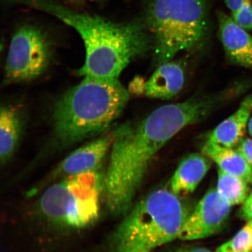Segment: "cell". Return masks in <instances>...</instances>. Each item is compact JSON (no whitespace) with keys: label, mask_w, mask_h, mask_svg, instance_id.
I'll list each match as a JSON object with an SVG mask.
<instances>
[{"label":"cell","mask_w":252,"mask_h":252,"mask_svg":"<svg viewBox=\"0 0 252 252\" xmlns=\"http://www.w3.org/2000/svg\"><path fill=\"white\" fill-rule=\"evenodd\" d=\"M216 102L191 99L162 106L136 126H122L114 132L104 182L103 201L110 214L129 212L154 157L182 128L204 118Z\"/></svg>","instance_id":"6da1fadb"},{"label":"cell","mask_w":252,"mask_h":252,"mask_svg":"<svg viewBox=\"0 0 252 252\" xmlns=\"http://www.w3.org/2000/svg\"><path fill=\"white\" fill-rule=\"evenodd\" d=\"M53 16L72 28L83 40L86 60L78 74L102 80H119L125 68L150 47V39L137 21L116 23L101 16L75 10L56 0H18Z\"/></svg>","instance_id":"7a4b0ae2"},{"label":"cell","mask_w":252,"mask_h":252,"mask_svg":"<svg viewBox=\"0 0 252 252\" xmlns=\"http://www.w3.org/2000/svg\"><path fill=\"white\" fill-rule=\"evenodd\" d=\"M128 97L119 80L84 77L56 104L53 123L57 141L67 146L102 133L121 114Z\"/></svg>","instance_id":"3957f363"},{"label":"cell","mask_w":252,"mask_h":252,"mask_svg":"<svg viewBox=\"0 0 252 252\" xmlns=\"http://www.w3.org/2000/svg\"><path fill=\"white\" fill-rule=\"evenodd\" d=\"M190 214L177 195L158 189L132 207L112 235L116 252L153 249L179 237Z\"/></svg>","instance_id":"277c9868"},{"label":"cell","mask_w":252,"mask_h":252,"mask_svg":"<svg viewBox=\"0 0 252 252\" xmlns=\"http://www.w3.org/2000/svg\"><path fill=\"white\" fill-rule=\"evenodd\" d=\"M104 182L102 168L53 182L39 197V212L47 221L59 227L75 230L89 227L100 216Z\"/></svg>","instance_id":"5b68a950"},{"label":"cell","mask_w":252,"mask_h":252,"mask_svg":"<svg viewBox=\"0 0 252 252\" xmlns=\"http://www.w3.org/2000/svg\"><path fill=\"white\" fill-rule=\"evenodd\" d=\"M159 64L196 46L207 29L204 0H151L147 11Z\"/></svg>","instance_id":"8992f818"},{"label":"cell","mask_w":252,"mask_h":252,"mask_svg":"<svg viewBox=\"0 0 252 252\" xmlns=\"http://www.w3.org/2000/svg\"><path fill=\"white\" fill-rule=\"evenodd\" d=\"M53 45L46 32L37 25L25 23L15 30L6 59L5 81L9 83L34 80L48 69Z\"/></svg>","instance_id":"52a82bcc"},{"label":"cell","mask_w":252,"mask_h":252,"mask_svg":"<svg viewBox=\"0 0 252 252\" xmlns=\"http://www.w3.org/2000/svg\"><path fill=\"white\" fill-rule=\"evenodd\" d=\"M231 206L216 188L211 189L189 214L178 238L193 241L216 234L227 220Z\"/></svg>","instance_id":"ba28073f"},{"label":"cell","mask_w":252,"mask_h":252,"mask_svg":"<svg viewBox=\"0 0 252 252\" xmlns=\"http://www.w3.org/2000/svg\"><path fill=\"white\" fill-rule=\"evenodd\" d=\"M113 135H103L79 148L63 159L47 178L31 189L28 196L37 193L47 185L81 173L102 168L107 154L111 149Z\"/></svg>","instance_id":"9c48e42d"},{"label":"cell","mask_w":252,"mask_h":252,"mask_svg":"<svg viewBox=\"0 0 252 252\" xmlns=\"http://www.w3.org/2000/svg\"><path fill=\"white\" fill-rule=\"evenodd\" d=\"M220 41L230 61L245 67H252V37L236 24L232 17L219 12Z\"/></svg>","instance_id":"30bf717a"},{"label":"cell","mask_w":252,"mask_h":252,"mask_svg":"<svg viewBox=\"0 0 252 252\" xmlns=\"http://www.w3.org/2000/svg\"><path fill=\"white\" fill-rule=\"evenodd\" d=\"M252 112V94L246 97L236 111L211 132L207 141L219 146H237L244 136Z\"/></svg>","instance_id":"8fae6325"},{"label":"cell","mask_w":252,"mask_h":252,"mask_svg":"<svg viewBox=\"0 0 252 252\" xmlns=\"http://www.w3.org/2000/svg\"><path fill=\"white\" fill-rule=\"evenodd\" d=\"M184 80L181 65L176 62H166L160 64L144 84L143 92L152 98L171 99L180 92Z\"/></svg>","instance_id":"7c38bea8"},{"label":"cell","mask_w":252,"mask_h":252,"mask_svg":"<svg viewBox=\"0 0 252 252\" xmlns=\"http://www.w3.org/2000/svg\"><path fill=\"white\" fill-rule=\"evenodd\" d=\"M210 160L204 154H192L186 158L172 176L171 191L178 196L194 191L209 171Z\"/></svg>","instance_id":"4fadbf2b"},{"label":"cell","mask_w":252,"mask_h":252,"mask_svg":"<svg viewBox=\"0 0 252 252\" xmlns=\"http://www.w3.org/2000/svg\"><path fill=\"white\" fill-rule=\"evenodd\" d=\"M202 152L217 163L219 169L252 184L251 165L237 150L206 141L203 145Z\"/></svg>","instance_id":"5bb4252c"},{"label":"cell","mask_w":252,"mask_h":252,"mask_svg":"<svg viewBox=\"0 0 252 252\" xmlns=\"http://www.w3.org/2000/svg\"><path fill=\"white\" fill-rule=\"evenodd\" d=\"M23 128L20 113L13 107L2 106L0 115V160L7 163L14 155Z\"/></svg>","instance_id":"9a60e30c"},{"label":"cell","mask_w":252,"mask_h":252,"mask_svg":"<svg viewBox=\"0 0 252 252\" xmlns=\"http://www.w3.org/2000/svg\"><path fill=\"white\" fill-rule=\"evenodd\" d=\"M247 184L243 179L219 169L217 190L231 206L243 203L247 200Z\"/></svg>","instance_id":"2e32d148"},{"label":"cell","mask_w":252,"mask_h":252,"mask_svg":"<svg viewBox=\"0 0 252 252\" xmlns=\"http://www.w3.org/2000/svg\"><path fill=\"white\" fill-rule=\"evenodd\" d=\"M226 244L235 252H252V228L247 224Z\"/></svg>","instance_id":"e0dca14e"},{"label":"cell","mask_w":252,"mask_h":252,"mask_svg":"<svg viewBox=\"0 0 252 252\" xmlns=\"http://www.w3.org/2000/svg\"><path fill=\"white\" fill-rule=\"evenodd\" d=\"M232 17L236 24L245 30L252 31V0H245L240 9Z\"/></svg>","instance_id":"ac0fdd59"},{"label":"cell","mask_w":252,"mask_h":252,"mask_svg":"<svg viewBox=\"0 0 252 252\" xmlns=\"http://www.w3.org/2000/svg\"><path fill=\"white\" fill-rule=\"evenodd\" d=\"M237 151L252 165V139L242 140L238 145Z\"/></svg>","instance_id":"d6986e66"},{"label":"cell","mask_w":252,"mask_h":252,"mask_svg":"<svg viewBox=\"0 0 252 252\" xmlns=\"http://www.w3.org/2000/svg\"><path fill=\"white\" fill-rule=\"evenodd\" d=\"M244 203L241 211V215L242 218L250 221L252 220V193L247 197Z\"/></svg>","instance_id":"ffe728a7"},{"label":"cell","mask_w":252,"mask_h":252,"mask_svg":"<svg viewBox=\"0 0 252 252\" xmlns=\"http://www.w3.org/2000/svg\"><path fill=\"white\" fill-rule=\"evenodd\" d=\"M244 1L245 0H225V4L233 15L240 9Z\"/></svg>","instance_id":"44dd1931"},{"label":"cell","mask_w":252,"mask_h":252,"mask_svg":"<svg viewBox=\"0 0 252 252\" xmlns=\"http://www.w3.org/2000/svg\"><path fill=\"white\" fill-rule=\"evenodd\" d=\"M176 252H212L206 248H191L182 249Z\"/></svg>","instance_id":"7402d4cb"},{"label":"cell","mask_w":252,"mask_h":252,"mask_svg":"<svg viewBox=\"0 0 252 252\" xmlns=\"http://www.w3.org/2000/svg\"><path fill=\"white\" fill-rule=\"evenodd\" d=\"M216 252H235L228 247L227 244H223L217 249Z\"/></svg>","instance_id":"603a6c76"},{"label":"cell","mask_w":252,"mask_h":252,"mask_svg":"<svg viewBox=\"0 0 252 252\" xmlns=\"http://www.w3.org/2000/svg\"><path fill=\"white\" fill-rule=\"evenodd\" d=\"M248 128L249 131H250V133L252 136V116L250 119V121H249Z\"/></svg>","instance_id":"cb8c5ba5"},{"label":"cell","mask_w":252,"mask_h":252,"mask_svg":"<svg viewBox=\"0 0 252 252\" xmlns=\"http://www.w3.org/2000/svg\"><path fill=\"white\" fill-rule=\"evenodd\" d=\"M151 251H152V250H141L124 251V252H151Z\"/></svg>","instance_id":"d4e9b609"},{"label":"cell","mask_w":252,"mask_h":252,"mask_svg":"<svg viewBox=\"0 0 252 252\" xmlns=\"http://www.w3.org/2000/svg\"><path fill=\"white\" fill-rule=\"evenodd\" d=\"M78 1L81 2H100L104 1V0H77Z\"/></svg>","instance_id":"484cf974"},{"label":"cell","mask_w":252,"mask_h":252,"mask_svg":"<svg viewBox=\"0 0 252 252\" xmlns=\"http://www.w3.org/2000/svg\"><path fill=\"white\" fill-rule=\"evenodd\" d=\"M248 224L250 226H251V227L252 228V220H250V221H249Z\"/></svg>","instance_id":"4316f807"}]
</instances>
